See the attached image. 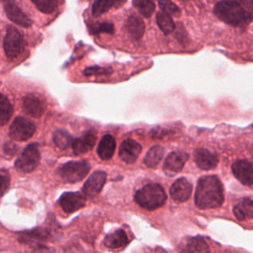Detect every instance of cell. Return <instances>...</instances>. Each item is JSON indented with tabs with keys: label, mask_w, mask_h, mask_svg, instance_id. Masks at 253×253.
Instances as JSON below:
<instances>
[{
	"label": "cell",
	"mask_w": 253,
	"mask_h": 253,
	"mask_svg": "<svg viewBox=\"0 0 253 253\" xmlns=\"http://www.w3.org/2000/svg\"><path fill=\"white\" fill-rule=\"evenodd\" d=\"M223 201V188L217 177L205 176L199 180L195 194V203L198 208H218Z\"/></svg>",
	"instance_id": "cell-1"
},
{
	"label": "cell",
	"mask_w": 253,
	"mask_h": 253,
	"mask_svg": "<svg viewBox=\"0 0 253 253\" xmlns=\"http://www.w3.org/2000/svg\"><path fill=\"white\" fill-rule=\"evenodd\" d=\"M213 12L219 20L233 27L246 26L252 20V13L244 9V7L237 1L218 2L214 7Z\"/></svg>",
	"instance_id": "cell-2"
},
{
	"label": "cell",
	"mask_w": 253,
	"mask_h": 253,
	"mask_svg": "<svg viewBox=\"0 0 253 253\" xmlns=\"http://www.w3.org/2000/svg\"><path fill=\"white\" fill-rule=\"evenodd\" d=\"M135 202L146 210H155L166 201V194L158 184H147L139 189L134 195Z\"/></svg>",
	"instance_id": "cell-3"
},
{
	"label": "cell",
	"mask_w": 253,
	"mask_h": 253,
	"mask_svg": "<svg viewBox=\"0 0 253 253\" xmlns=\"http://www.w3.org/2000/svg\"><path fill=\"white\" fill-rule=\"evenodd\" d=\"M90 165L88 162L70 161L63 164L58 169V174L63 181L67 183H75L81 181L89 172Z\"/></svg>",
	"instance_id": "cell-4"
},
{
	"label": "cell",
	"mask_w": 253,
	"mask_h": 253,
	"mask_svg": "<svg viewBox=\"0 0 253 253\" xmlns=\"http://www.w3.org/2000/svg\"><path fill=\"white\" fill-rule=\"evenodd\" d=\"M41 154L38 143L29 144L15 162V167L22 173H30L34 171L40 163Z\"/></svg>",
	"instance_id": "cell-5"
},
{
	"label": "cell",
	"mask_w": 253,
	"mask_h": 253,
	"mask_svg": "<svg viewBox=\"0 0 253 253\" xmlns=\"http://www.w3.org/2000/svg\"><path fill=\"white\" fill-rule=\"evenodd\" d=\"M3 46L7 57L11 59L17 57L24 51L26 42L22 34L16 28L10 26L7 28L3 42Z\"/></svg>",
	"instance_id": "cell-6"
},
{
	"label": "cell",
	"mask_w": 253,
	"mask_h": 253,
	"mask_svg": "<svg viewBox=\"0 0 253 253\" xmlns=\"http://www.w3.org/2000/svg\"><path fill=\"white\" fill-rule=\"evenodd\" d=\"M35 131L36 125L32 121L23 117H17L9 128L10 136L18 141L28 140L33 136Z\"/></svg>",
	"instance_id": "cell-7"
},
{
	"label": "cell",
	"mask_w": 253,
	"mask_h": 253,
	"mask_svg": "<svg viewBox=\"0 0 253 253\" xmlns=\"http://www.w3.org/2000/svg\"><path fill=\"white\" fill-rule=\"evenodd\" d=\"M107 179V174L104 171H95L87 179L83 186V193L88 198H94L102 190Z\"/></svg>",
	"instance_id": "cell-8"
},
{
	"label": "cell",
	"mask_w": 253,
	"mask_h": 253,
	"mask_svg": "<svg viewBox=\"0 0 253 253\" xmlns=\"http://www.w3.org/2000/svg\"><path fill=\"white\" fill-rule=\"evenodd\" d=\"M179 253H210L206 240L201 236L188 237L182 240L178 246Z\"/></svg>",
	"instance_id": "cell-9"
},
{
	"label": "cell",
	"mask_w": 253,
	"mask_h": 253,
	"mask_svg": "<svg viewBox=\"0 0 253 253\" xmlns=\"http://www.w3.org/2000/svg\"><path fill=\"white\" fill-rule=\"evenodd\" d=\"M58 203L65 212H73L85 206V198L77 192H67L61 195Z\"/></svg>",
	"instance_id": "cell-10"
},
{
	"label": "cell",
	"mask_w": 253,
	"mask_h": 253,
	"mask_svg": "<svg viewBox=\"0 0 253 253\" xmlns=\"http://www.w3.org/2000/svg\"><path fill=\"white\" fill-rule=\"evenodd\" d=\"M232 172L236 179L246 186H251L253 182L252 164L247 160H237L232 164Z\"/></svg>",
	"instance_id": "cell-11"
},
{
	"label": "cell",
	"mask_w": 253,
	"mask_h": 253,
	"mask_svg": "<svg viewBox=\"0 0 253 253\" xmlns=\"http://www.w3.org/2000/svg\"><path fill=\"white\" fill-rule=\"evenodd\" d=\"M141 151V146L133 139L124 140L119 149V155L126 163H133Z\"/></svg>",
	"instance_id": "cell-12"
},
{
	"label": "cell",
	"mask_w": 253,
	"mask_h": 253,
	"mask_svg": "<svg viewBox=\"0 0 253 253\" xmlns=\"http://www.w3.org/2000/svg\"><path fill=\"white\" fill-rule=\"evenodd\" d=\"M44 101L38 95L29 94L23 100V109L33 118H40L44 111Z\"/></svg>",
	"instance_id": "cell-13"
},
{
	"label": "cell",
	"mask_w": 253,
	"mask_h": 253,
	"mask_svg": "<svg viewBox=\"0 0 253 253\" xmlns=\"http://www.w3.org/2000/svg\"><path fill=\"white\" fill-rule=\"evenodd\" d=\"M194 159L198 167L202 170H211L214 168L218 162L216 154L206 148L196 149L194 152Z\"/></svg>",
	"instance_id": "cell-14"
},
{
	"label": "cell",
	"mask_w": 253,
	"mask_h": 253,
	"mask_svg": "<svg viewBox=\"0 0 253 253\" xmlns=\"http://www.w3.org/2000/svg\"><path fill=\"white\" fill-rule=\"evenodd\" d=\"M188 158L189 155L183 151L171 152L165 159L163 169L168 174L177 173L183 169Z\"/></svg>",
	"instance_id": "cell-15"
},
{
	"label": "cell",
	"mask_w": 253,
	"mask_h": 253,
	"mask_svg": "<svg viewBox=\"0 0 253 253\" xmlns=\"http://www.w3.org/2000/svg\"><path fill=\"white\" fill-rule=\"evenodd\" d=\"M192 193V185L186 178H180L170 188L171 198L176 202H186Z\"/></svg>",
	"instance_id": "cell-16"
},
{
	"label": "cell",
	"mask_w": 253,
	"mask_h": 253,
	"mask_svg": "<svg viewBox=\"0 0 253 253\" xmlns=\"http://www.w3.org/2000/svg\"><path fill=\"white\" fill-rule=\"evenodd\" d=\"M4 11L9 20L13 23L24 28H28L32 25V20L15 3H6L4 5Z\"/></svg>",
	"instance_id": "cell-17"
},
{
	"label": "cell",
	"mask_w": 253,
	"mask_h": 253,
	"mask_svg": "<svg viewBox=\"0 0 253 253\" xmlns=\"http://www.w3.org/2000/svg\"><path fill=\"white\" fill-rule=\"evenodd\" d=\"M97 135L94 132H88L72 141V149L75 154H83L91 150L96 142Z\"/></svg>",
	"instance_id": "cell-18"
},
{
	"label": "cell",
	"mask_w": 253,
	"mask_h": 253,
	"mask_svg": "<svg viewBox=\"0 0 253 253\" xmlns=\"http://www.w3.org/2000/svg\"><path fill=\"white\" fill-rule=\"evenodd\" d=\"M127 243H128L127 235L123 229H117L109 233L104 239L105 246L111 249L124 248Z\"/></svg>",
	"instance_id": "cell-19"
},
{
	"label": "cell",
	"mask_w": 253,
	"mask_h": 253,
	"mask_svg": "<svg viewBox=\"0 0 253 253\" xmlns=\"http://www.w3.org/2000/svg\"><path fill=\"white\" fill-rule=\"evenodd\" d=\"M115 149H116L115 138L113 137V135L107 133L101 138L97 148V152L101 159L108 160L113 157Z\"/></svg>",
	"instance_id": "cell-20"
},
{
	"label": "cell",
	"mask_w": 253,
	"mask_h": 253,
	"mask_svg": "<svg viewBox=\"0 0 253 253\" xmlns=\"http://www.w3.org/2000/svg\"><path fill=\"white\" fill-rule=\"evenodd\" d=\"M126 27L129 36L134 40H139L143 36L145 30L143 21L136 15H130L127 18Z\"/></svg>",
	"instance_id": "cell-21"
},
{
	"label": "cell",
	"mask_w": 253,
	"mask_h": 253,
	"mask_svg": "<svg viewBox=\"0 0 253 253\" xmlns=\"http://www.w3.org/2000/svg\"><path fill=\"white\" fill-rule=\"evenodd\" d=\"M233 213L239 220L251 218L253 215V203L250 198H245L233 208Z\"/></svg>",
	"instance_id": "cell-22"
},
{
	"label": "cell",
	"mask_w": 253,
	"mask_h": 253,
	"mask_svg": "<svg viewBox=\"0 0 253 253\" xmlns=\"http://www.w3.org/2000/svg\"><path fill=\"white\" fill-rule=\"evenodd\" d=\"M164 155V148L160 145L152 146L144 157V163L148 167H155L162 159Z\"/></svg>",
	"instance_id": "cell-23"
},
{
	"label": "cell",
	"mask_w": 253,
	"mask_h": 253,
	"mask_svg": "<svg viewBox=\"0 0 253 253\" xmlns=\"http://www.w3.org/2000/svg\"><path fill=\"white\" fill-rule=\"evenodd\" d=\"M125 2H118V1H114V0H98L95 1L92 7V13L95 17H99L100 15L106 13L108 10H110L113 6H119L124 4Z\"/></svg>",
	"instance_id": "cell-24"
},
{
	"label": "cell",
	"mask_w": 253,
	"mask_h": 253,
	"mask_svg": "<svg viewBox=\"0 0 253 253\" xmlns=\"http://www.w3.org/2000/svg\"><path fill=\"white\" fill-rule=\"evenodd\" d=\"M13 114V107L9 100L0 93V126L6 125Z\"/></svg>",
	"instance_id": "cell-25"
},
{
	"label": "cell",
	"mask_w": 253,
	"mask_h": 253,
	"mask_svg": "<svg viewBox=\"0 0 253 253\" xmlns=\"http://www.w3.org/2000/svg\"><path fill=\"white\" fill-rule=\"evenodd\" d=\"M156 21H157L158 27L165 35L171 34L175 29V24H174L172 18L163 12H159L157 14Z\"/></svg>",
	"instance_id": "cell-26"
},
{
	"label": "cell",
	"mask_w": 253,
	"mask_h": 253,
	"mask_svg": "<svg viewBox=\"0 0 253 253\" xmlns=\"http://www.w3.org/2000/svg\"><path fill=\"white\" fill-rule=\"evenodd\" d=\"M53 141L57 147L66 148L72 143V136L66 130L57 129L53 133Z\"/></svg>",
	"instance_id": "cell-27"
},
{
	"label": "cell",
	"mask_w": 253,
	"mask_h": 253,
	"mask_svg": "<svg viewBox=\"0 0 253 253\" xmlns=\"http://www.w3.org/2000/svg\"><path fill=\"white\" fill-rule=\"evenodd\" d=\"M133 6L138 10V12L144 17H150L154 12V2L150 0H134L132 2Z\"/></svg>",
	"instance_id": "cell-28"
},
{
	"label": "cell",
	"mask_w": 253,
	"mask_h": 253,
	"mask_svg": "<svg viewBox=\"0 0 253 253\" xmlns=\"http://www.w3.org/2000/svg\"><path fill=\"white\" fill-rule=\"evenodd\" d=\"M88 29L90 34H100V33H107L113 34L114 33V25L112 23H92L88 25Z\"/></svg>",
	"instance_id": "cell-29"
},
{
	"label": "cell",
	"mask_w": 253,
	"mask_h": 253,
	"mask_svg": "<svg viewBox=\"0 0 253 253\" xmlns=\"http://www.w3.org/2000/svg\"><path fill=\"white\" fill-rule=\"evenodd\" d=\"M33 3L41 12L45 14L52 13L56 9L58 4V2L54 0H39V1L33 0Z\"/></svg>",
	"instance_id": "cell-30"
},
{
	"label": "cell",
	"mask_w": 253,
	"mask_h": 253,
	"mask_svg": "<svg viewBox=\"0 0 253 253\" xmlns=\"http://www.w3.org/2000/svg\"><path fill=\"white\" fill-rule=\"evenodd\" d=\"M158 5L163 11V13L167 14L168 16L172 15V16L178 17L181 13L179 7L171 1H158Z\"/></svg>",
	"instance_id": "cell-31"
},
{
	"label": "cell",
	"mask_w": 253,
	"mask_h": 253,
	"mask_svg": "<svg viewBox=\"0 0 253 253\" xmlns=\"http://www.w3.org/2000/svg\"><path fill=\"white\" fill-rule=\"evenodd\" d=\"M10 186V174L6 169H0V198L7 192Z\"/></svg>",
	"instance_id": "cell-32"
},
{
	"label": "cell",
	"mask_w": 253,
	"mask_h": 253,
	"mask_svg": "<svg viewBox=\"0 0 253 253\" xmlns=\"http://www.w3.org/2000/svg\"><path fill=\"white\" fill-rule=\"evenodd\" d=\"M112 72V69L110 68H103V67H98V66H93L86 68L84 70V75H98V74H108Z\"/></svg>",
	"instance_id": "cell-33"
},
{
	"label": "cell",
	"mask_w": 253,
	"mask_h": 253,
	"mask_svg": "<svg viewBox=\"0 0 253 253\" xmlns=\"http://www.w3.org/2000/svg\"><path fill=\"white\" fill-rule=\"evenodd\" d=\"M17 145L11 141H8L7 143H5L4 145V151L5 153H7L8 155H14L17 152Z\"/></svg>",
	"instance_id": "cell-34"
}]
</instances>
